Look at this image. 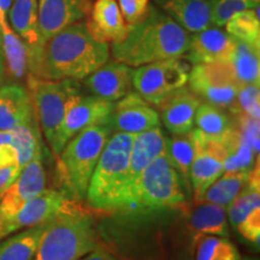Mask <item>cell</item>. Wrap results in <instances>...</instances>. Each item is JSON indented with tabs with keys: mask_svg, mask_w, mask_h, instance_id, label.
<instances>
[{
	"mask_svg": "<svg viewBox=\"0 0 260 260\" xmlns=\"http://www.w3.org/2000/svg\"><path fill=\"white\" fill-rule=\"evenodd\" d=\"M189 65L172 58L141 65L134 69L133 87L146 102L159 106L167 98L188 83Z\"/></svg>",
	"mask_w": 260,
	"mask_h": 260,
	"instance_id": "cell-8",
	"label": "cell"
},
{
	"mask_svg": "<svg viewBox=\"0 0 260 260\" xmlns=\"http://www.w3.org/2000/svg\"><path fill=\"white\" fill-rule=\"evenodd\" d=\"M240 235L245 237L247 241L259 247L260 237V209H256L248 214L239 225L236 226Z\"/></svg>",
	"mask_w": 260,
	"mask_h": 260,
	"instance_id": "cell-38",
	"label": "cell"
},
{
	"mask_svg": "<svg viewBox=\"0 0 260 260\" xmlns=\"http://www.w3.org/2000/svg\"><path fill=\"white\" fill-rule=\"evenodd\" d=\"M87 25L96 40L109 44L121 42L130 28L123 18L117 0H95L87 18Z\"/></svg>",
	"mask_w": 260,
	"mask_h": 260,
	"instance_id": "cell-21",
	"label": "cell"
},
{
	"mask_svg": "<svg viewBox=\"0 0 260 260\" xmlns=\"http://www.w3.org/2000/svg\"><path fill=\"white\" fill-rule=\"evenodd\" d=\"M225 29L230 37L260 47L259 6L237 12L226 22Z\"/></svg>",
	"mask_w": 260,
	"mask_h": 260,
	"instance_id": "cell-33",
	"label": "cell"
},
{
	"mask_svg": "<svg viewBox=\"0 0 260 260\" xmlns=\"http://www.w3.org/2000/svg\"><path fill=\"white\" fill-rule=\"evenodd\" d=\"M201 100L186 86L170 94L162 102L160 119L172 135H184L194 129V119Z\"/></svg>",
	"mask_w": 260,
	"mask_h": 260,
	"instance_id": "cell-20",
	"label": "cell"
},
{
	"mask_svg": "<svg viewBox=\"0 0 260 260\" xmlns=\"http://www.w3.org/2000/svg\"><path fill=\"white\" fill-rule=\"evenodd\" d=\"M60 190L46 189L25 204L11 218L0 224V240L19 230L47 222L70 203Z\"/></svg>",
	"mask_w": 260,
	"mask_h": 260,
	"instance_id": "cell-14",
	"label": "cell"
},
{
	"mask_svg": "<svg viewBox=\"0 0 260 260\" xmlns=\"http://www.w3.org/2000/svg\"><path fill=\"white\" fill-rule=\"evenodd\" d=\"M0 51L4 59V73L11 80H23L28 73V53L24 42L0 15Z\"/></svg>",
	"mask_w": 260,
	"mask_h": 260,
	"instance_id": "cell-25",
	"label": "cell"
},
{
	"mask_svg": "<svg viewBox=\"0 0 260 260\" xmlns=\"http://www.w3.org/2000/svg\"><path fill=\"white\" fill-rule=\"evenodd\" d=\"M259 165L249 171L248 181L241 191L226 207V216L230 223L235 228L256 209H260V183H259Z\"/></svg>",
	"mask_w": 260,
	"mask_h": 260,
	"instance_id": "cell-29",
	"label": "cell"
},
{
	"mask_svg": "<svg viewBox=\"0 0 260 260\" xmlns=\"http://www.w3.org/2000/svg\"><path fill=\"white\" fill-rule=\"evenodd\" d=\"M234 123L226 112L212 104L203 103L198 107L194 119V126L198 130L211 138L222 139L233 128Z\"/></svg>",
	"mask_w": 260,
	"mask_h": 260,
	"instance_id": "cell-32",
	"label": "cell"
},
{
	"mask_svg": "<svg viewBox=\"0 0 260 260\" xmlns=\"http://www.w3.org/2000/svg\"><path fill=\"white\" fill-rule=\"evenodd\" d=\"M113 134L110 118L70 139L60 152L57 174L60 191L73 201L86 200L89 181L107 140Z\"/></svg>",
	"mask_w": 260,
	"mask_h": 260,
	"instance_id": "cell-3",
	"label": "cell"
},
{
	"mask_svg": "<svg viewBox=\"0 0 260 260\" xmlns=\"http://www.w3.org/2000/svg\"><path fill=\"white\" fill-rule=\"evenodd\" d=\"M12 0H0V15L6 17L9 14V10L11 8Z\"/></svg>",
	"mask_w": 260,
	"mask_h": 260,
	"instance_id": "cell-42",
	"label": "cell"
},
{
	"mask_svg": "<svg viewBox=\"0 0 260 260\" xmlns=\"http://www.w3.org/2000/svg\"><path fill=\"white\" fill-rule=\"evenodd\" d=\"M110 44L96 40L87 19L64 28L44 42L31 76L42 80H84L110 59Z\"/></svg>",
	"mask_w": 260,
	"mask_h": 260,
	"instance_id": "cell-1",
	"label": "cell"
},
{
	"mask_svg": "<svg viewBox=\"0 0 260 260\" xmlns=\"http://www.w3.org/2000/svg\"><path fill=\"white\" fill-rule=\"evenodd\" d=\"M241 260H259L258 256H245V258H241Z\"/></svg>",
	"mask_w": 260,
	"mask_h": 260,
	"instance_id": "cell-44",
	"label": "cell"
},
{
	"mask_svg": "<svg viewBox=\"0 0 260 260\" xmlns=\"http://www.w3.org/2000/svg\"><path fill=\"white\" fill-rule=\"evenodd\" d=\"M32 119L34 106L27 87L17 82L0 87V130L11 132Z\"/></svg>",
	"mask_w": 260,
	"mask_h": 260,
	"instance_id": "cell-22",
	"label": "cell"
},
{
	"mask_svg": "<svg viewBox=\"0 0 260 260\" xmlns=\"http://www.w3.org/2000/svg\"><path fill=\"white\" fill-rule=\"evenodd\" d=\"M134 69L117 60H107L103 67L84 79V86L93 95L116 103L133 88Z\"/></svg>",
	"mask_w": 260,
	"mask_h": 260,
	"instance_id": "cell-17",
	"label": "cell"
},
{
	"mask_svg": "<svg viewBox=\"0 0 260 260\" xmlns=\"http://www.w3.org/2000/svg\"><path fill=\"white\" fill-rule=\"evenodd\" d=\"M187 228L195 243L206 235L228 237L226 207L210 203L195 204V207L188 214Z\"/></svg>",
	"mask_w": 260,
	"mask_h": 260,
	"instance_id": "cell-24",
	"label": "cell"
},
{
	"mask_svg": "<svg viewBox=\"0 0 260 260\" xmlns=\"http://www.w3.org/2000/svg\"><path fill=\"white\" fill-rule=\"evenodd\" d=\"M259 84H243L237 94L234 113H246L253 118L259 119Z\"/></svg>",
	"mask_w": 260,
	"mask_h": 260,
	"instance_id": "cell-36",
	"label": "cell"
},
{
	"mask_svg": "<svg viewBox=\"0 0 260 260\" xmlns=\"http://www.w3.org/2000/svg\"><path fill=\"white\" fill-rule=\"evenodd\" d=\"M45 188L46 171L42 162V148H40L0 198V224L11 218Z\"/></svg>",
	"mask_w": 260,
	"mask_h": 260,
	"instance_id": "cell-11",
	"label": "cell"
},
{
	"mask_svg": "<svg viewBox=\"0 0 260 260\" xmlns=\"http://www.w3.org/2000/svg\"><path fill=\"white\" fill-rule=\"evenodd\" d=\"M123 18L129 25L135 24L147 11L149 0H117Z\"/></svg>",
	"mask_w": 260,
	"mask_h": 260,
	"instance_id": "cell-37",
	"label": "cell"
},
{
	"mask_svg": "<svg viewBox=\"0 0 260 260\" xmlns=\"http://www.w3.org/2000/svg\"><path fill=\"white\" fill-rule=\"evenodd\" d=\"M190 195L169 158L167 146L146 168L139 181L134 211L178 209Z\"/></svg>",
	"mask_w": 260,
	"mask_h": 260,
	"instance_id": "cell-7",
	"label": "cell"
},
{
	"mask_svg": "<svg viewBox=\"0 0 260 260\" xmlns=\"http://www.w3.org/2000/svg\"><path fill=\"white\" fill-rule=\"evenodd\" d=\"M115 103L107 102L95 95L76 96L68 109L61 126V146L67 145L70 139L86 128L105 122L111 116Z\"/></svg>",
	"mask_w": 260,
	"mask_h": 260,
	"instance_id": "cell-16",
	"label": "cell"
},
{
	"mask_svg": "<svg viewBox=\"0 0 260 260\" xmlns=\"http://www.w3.org/2000/svg\"><path fill=\"white\" fill-rule=\"evenodd\" d=\"M197 243L195 260H241L239 249L228 237L206 235Z\"/></svg>",
	"mask_w": 260,
	"mask_h": 260,
	"instance_id": "cell-34",
	"label": "cell"
},
{
	"mask_svg": "<svg viewBox=\"0 0 260 260\" xmlns=\"http://www.w3.org/2000/svg\"><path fill=\"white\" fill-rule=\"evenodd\" d=\"M190 32L149 4L146 14L129 28L121 42L111 44L113 59L132 68L153 61L182 58L188 50Z\"/></svg>",
	"mask_w": 260,
	"mask_h": 260,
	"instance_id": "cell-2",
	"label": "cell"
},
{
	"mask_svg": "<svg viewBox=\"0 0 260 260\" xmlns=\"http://www.w3.org/2000/svg\"><path fill=\"white\" fill-rule=\"evenodd\" d=\"M110 122L113 133L136 135L160 126V117L139 93L129 92L115 103Z\"/></svg>",
	"mask_w": 260,
	"mask_h": 260,
	"instance_id": "cell-15",
	"label": "cell"
},
{
	"mask_svg": "<svg viewBox=\"0 0 260 260\" xmlns=\"http://www.w3.org/2000/svg\"><path fill=\"white\" fill-rule=\"evenodd\" d=\"M11 144L17 152V164L22 170L34 158L39 149L42 148L41 133L37 118L16 126L14 130H11Z\"/></svg>",
	"mask_w": 260,
	"mask_h": 260,
	"instance_id": "cell-31",
	"label": "cell"
},
{
	"mask_svg": "<svg viewBox=\"0 0 260 260\" xmlns=\"http://www.w3.org/2000/svg\"><path fill=\"white\" fill-rule=\"evenodd\" d=\"M73 203L48 220L34 260H79L98 246L93 216Z\"/></svg>",
	"mask_w": 260,
	"mask_h": 260,
	"instance_id": "cell-4",
	"label": "cell"
},
{
	"mask_svg": "<svg viewBox=\"0 0 260 260\" xmlns=\"http://www.w3.org/2000/svg\"><path fill=\"white\" fill-rule=\"evenodd\" d=\"M235 39V38H234ZM259 48L248 42L235 39L229 63L240 84H259L260 59Z\"/></svg>",
	"mask_w": 260,
	"mask_h": 260,
	"instance_id": "cell-27",
	"label": "cell"
},
{
	"mask_svg": "<svg viewBox=\"0 0 260 260\" xmlns=\"http://www.w3.org/2000/svg\"><path fill=\"white\" fill-rule=\"evenodd\" d=\"M17 164V152L12 144L0 145V168ZM18 165V164H17Z\"/></svg>",
	"mask_w": 260,
	"mask_h": 260,
	"instance_id": "cell-41",
	"label": "cell"
},
{
	"mask_svg": "<svg viewBox=\"0 0 260 260\" xmlns=\"http://www.w3.org/2000/svg\"><path fill=\"white\" fill-rule=\"evenodd\" d=\"M93 0H38V27L41 44L64 28L84 21Z\"/></svg>",
	"mask_w": 260,
	"mask_h": 260,
	"instance_id": "cell-13",
	"label": "cell"
},
{
	"mask_svg": "<svg viewBox=\"0 0 260 260\" xmlns=\"http://www.w3.org/2000/svg\"><path fill=\"white\" fill-rule=\"evenodd\" d=\"M167 146V136L160 126L134 136L129 157L128 178L125 188V203L123 210L134 211L138 197V186L146 168L154 160Z\"/></svg>",
	"mask_w": 260,
	"mask_h": 260,
	"instance_id": "cell-12",
	"label": "cell"
},
{
	"mask_svg": "<svg viewBox=\"0 0 260 260\" xmlns=\"http://www.w3.org/2000/svg\"><path fill=\"white\" fill-rule=\"evenodd\" d=\"M235 39L218 27H211L190 34L188 50L182 58L195 64L229 61Z\"/></svg>",
	"mask_w": 260,
	"mask_h": 260,
	"instance_id": "cell-18",
	"label": "cell"
},
{
	"mask_svg": "<svg viewBox=\"0 0 260 260\" xmlns=\"http://www.w3.org/2000/svg\"><path fill=\"white\" fill-rule=\"evenodd\" d=\"M165 12L190 34L211 27V0H153Z\"/></svg>",
	"mask_w": 260,
	"mask_h": 260,
	"instance_id": "cell-23",
	"label": "cell"
},
{
	"mask_svg": "<svg viewBox=\"0 0 260 260\" xmlns=\"http://www.w3.org/2000/svg\"><path fill=\"white\" fill-rule=\"evenodd\" d=\"M28 90L34 106L35 118L56 155L63 151L61 126L71 103L81 93V83L76 80H42L28 76Z\"/></svg>",
	"mask_w": 260,
	"mask_h": 260,
	"instance_id": "cell-6",
	"label": "cell"
},
{
	"mask_svg": "<svg viewBox=\"0 0 260 260\" xmlns=\"http://www.w3.org/2000/svg\"><path fill=\"white\" fill-rule=\"evenodd\" d=\"M4 59H3L2 51H0V83H2L3 77H4Z\"/></svg>",
	"mask_w": 260,
	"mask_h": 260,
	"instance_id": "cell-43",
	"label": "cell"
},
{
	"mask_svg": "<svg viewBox=\"0 0 260 260\" xmlns=\"http://www.w3.org/2000/svg\"><path fill=\"white\" fill-rule=\"evenodd\" d=\"M188 83L189 89L200 100L235 111L237 94L242 84L236 80L229 61L193 65Z\"/></svg>",
	"mask_w": 260,
	"mask_h": 260,
	"instance_id": "cell-9",
	"label": "cell"
},
{
	"mask_svg": "<svg viewBox=\"0 0 260 260\" xmlns=\"http://www.w3.org/2000/svg\"><path fill=\"white\" fill-rule=\"evenodd\" d=\"M167 151L172 165L191 194L189 176L194 158V141L191 132L184 135H172L170 139L167 138Z\"/></svg>",
	"mask_w": 260,
	"mask_h": 260,
	"instance_id": "cell-30",
	"label": "cell"
},
{
	"mask_svg": "<svg viewBox=\"0 0 260 260\" xmlns=\"http://www.w3.org/2000/svg\"><path fill=\"white\" fill-rule=\"evenodd\" d=\"M260 0H211V24L224 27L237 12L254 9Z\"/></svg>",
	"mask_w": 260,
	"mask_h": 260,
	"instance_id": "cell-35",
	"label": "cell"
},
{
	"mask_svg": "<svg viewBox=\"0 0 260 260\" xmlns=\"http://www.w3.org/2000/svg\"><path fill=\"white\" fill-rule=\"evenodd\" d=\"M48 220L0 240V260H34Z\"/></svg>",
	"mask_w": 260,
	"mask_h": 260,
	"instance_id": "cell-26",
	"label": "cell"
},
{
	"mask_svg": "<svg viewBox=\"0 0 260 260\" xmlns=\"http://www.w3.org/2000/svg\"><path fill=\"white\" fill-rule=\"evenodd\" d=\"M133 134L113 133L107 140L90 177L86 200L99 211L123 210Z\"/></svg>",
	"mask_w": 260,
	"mask_h": 260,
	"instance_id": "cell-5",
	"label": "cell"
},
{
	"mask_svg": "<svg viewBox=\"0 0 260 260\" xmlns=\"http://www.w3.org/2000/svg\"><path fill=\"white\" fill-rule=\"evenodd\" d=\"M21 171L22 170L18 168L17 164L10 165V167L5 168H0V198H2L3 193L8 189L10 184L17 178Z\"/></svg>",
	"mask_w": 260,
	"mask_h": 260,
	"instance_id": "cell-40",
	"label": "cell"
},
{
	"mask_svg": "<svg viewBox=\"0 0 260 260\" xmlns=\"http://www.w3.org/2000/svg\"><path fill=\"white\" fill-rule=\"evenodd\" d=\"M249 171H224L205 190L199 203H210L228 207L248 181ZM198 203V204H199Z\"/></svg>",
	"mask_w": 260,
	"mask_h": 260,
	"instance_id": "cell-28",
	"label": "cell"
},
{
	"mask_svg": "<svg viewBox=\"0 0 260 260\" xmlns=\"http://www.w3.org/2000/svg\"><path fill=\"white\" fill-rule=\"evenodd\" d=\"M79 260H128L123 258L117 253L111 246L105 245V243H98V246L93 251L87 253Z\"/></svg>",
	"mask_w": 260,
	"mask_h": 260,
	"instance_id": "cell-39",
	"label": "cell"
},
{
	"mask_svg": "<svg viewBox=\"0 0 260 260\" xmlns=\"http://www.w3.org/2000/svg\"><path fill=\"white\" fill-rule=\"evenodd\" d=\"M194 141V158L190 167V188L194 203L198 204L205 193L225 171L224 162L226 148L222 139L211 138L197 128L191 130Z\"/></svg>",
	"mask_w": 260,
	"mask_h": 260,
	"instance_id": "cell-10",
	"label": "cell"
},
{
	"mask_svg": "<svg viewBox=\"0 0 260 260\" xmlns=\"http://www.w3.org/2000/svg\"><path fill=\"white\" fill-rule=\"evenodd\" d=\"M9 12L12 30L27 47L28 71L31 74L42 47L38 27V0H12Z\"/></svg>",
	"mask_w": 260,
	"mask_h": 260,
	"instance_id": "cell-19",
	"label": "cell"
}]
</instances>
